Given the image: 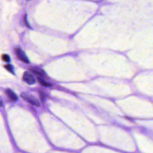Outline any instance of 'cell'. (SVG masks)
<instances>
[{
  "instance_id": "obj_10",
  "label": "cell",
  "mask_w": 153,
  "mask_h": 153,
  "mask_svg": "<svg viewBox=\"0 0 153 153\" xmlns=\"http://www.w3.org/2000/svg\"><path fill=\"white\" fill-rule=\"evenodd\" d=\"M2 105H3V103H2V100H1V99H0V106H2Z\"/></svg>"
},
{
  "instance_id": "obj_9",
  "label": "cell",
  "mask_w": 153,
  "mask_h": 153,
  "mask_svg": "<svg viewBox=\"0 0 153 153\" xmlns=\"http://www.w3.org/2000/svg\"><path fill=\"white\" fill-rule=\"evenodd\" d=\"M24 21H25V25L27 26V27H29V24H28V23H27V17H26V15H25V18H24Z\"/></svg>"
},
{
  "instance_id": "obj_3",
  "label": "cell",
  "mask_w": 153,
  "mask_h": 153,
  "mask_svg": "<svg viewBox=\"0 0 153 153\" xmlns=\"http://www.w3.org/2000/svg\"><path fill=\"white\" fill-rule=\"evenodd\" d=\"M23 79L29 84H33L35 82V80L32 75L28 72H25L23 76Z\"/></svg>"
},
{
  "instance_id": "obj_8",
  "label": "cell",
  "mask_w": 153,
  "mask_h": 153,
  "mask_svg": "<svg viewBox=\"0 0 153 153\" xmlns=\"http://www.w3.org/2000/svg\"><path fill=\"white\" fill-rule=\"evenodd\" d=\"M2 59L4 61V62H10V57L7 54H3L2 56Z\"/></svg>"
},
{
  "instance_id": "obj_4",
  "label": "cell",
  "mask_w": 153,
  "mask_h": 153,
  "mask_svg": "<svg viewBox=\"0 0 153 153\" xmlns=\"http://www.w3.org/2000/svg\"><path fill=\"white\" fill-rule=\"evenodd\" d=\"M5 94H7V96L8 97V98L12 100V101H16L17 99V97L16 96V94L13 92V91H12L11 90L8 88L7 90H5Z\"/></svg>"
},
{
  "instance_id": "obj_2",
  "label": "cell",
  "mask_w": 153,
  "mask_h": 153,
  "mask_svg": "<svg viewBox=\"0 0 153 153\" xmlns=\"http://www.w3.org/2000/svg\"><path fill=\"white\" fill-rule=\"evenodd\" d=\"M15 52H16L17 56L21 61H22L25 63H29V61L28 58L27 57L25 52L22 49H20L19 48H15Z\"/></svg>"
},
{
  "instance_id": "obj_5",
  "label": "cell",
  "mask_w": 153,
  "mask_h": 153,
  "mask_svg": "<svg viewBox=\"0 0 153 153\" xmlns=\"http://www.w3.org/2000/svg\"><path fill=\"white\" fill-rule=\"evenodd\" d=\"M30 71L33 72L34 74H37L39 76H44L45 75V72L44 71L41 69H39V68H32L30 69Z\"/></svg>"
},
{
  "instance_id": "obj_1",
  "label": "cell",
  "mask_w": 153,
  "mask_h": 153,
  "mask_svg": "<svg viewBox=\"0 0 153 153\" xmlns=\"http://www.w3.org/2000/svg\"><path fill=\"white\" fill-rule=\"evenodd\" d=\"M21 96L25 100H26L27 102H28L29 103H31L33 105L37 106H38L39 105V102H38V100L32 95H30L26 93H23L21 94Z\"/></svg>"
},
{
  "instance_id": "obj_7",
  "label": "cell",
  "mask_w": 153,
  "mask_h": 153,
  "mask_svg": "<svg viewBox=\"0 0 153 153\" xmlns=\"http://www.w3.org/2000/svg\"><path fill=\"white\" fill-rule=\"evenodd\" d=\"M4 67H5V68L8 71H9L10 72H11V73H14L13 67L12 65L8 64V65H5L4 66Z\"/></svg>"
},
{
  "instance_id": "obj_6",
  "label": "cell",
  "mask_w": 153,
  "mask_h": 153,
  "mask_svg": "<svg viewBox=\"0 0 153 153\" xmlns=\"http://www.w3.org/2000/svg\"><path fill=\"white\" fill-rule=\"evenodd\" d=\"M38 80L39 82L41 85H44V86H45V87H50V86L51 85V84H50V83L46 82L45 81H44V80L42 78H41V77H38Z\"/></svg>"
}]
</instances>
